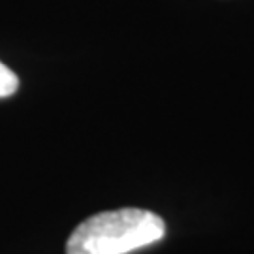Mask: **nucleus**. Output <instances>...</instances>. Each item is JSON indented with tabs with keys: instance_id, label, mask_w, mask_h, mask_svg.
<instances>
[{
	"instance_id": "f257e3e1",
	"label": "nucleus",
	"mask_w": 254,
	"mask_h": 254,
	"mask_svg": "<svg viewBox=\"0 0 254 254\" xmlns=\"http://www.w3.org/2000/svg\"><path fill=\"white\" fill-rule=\"evenodd\" d=\"M166 222L145 209H117L92 215L72 232L66 254H128L160 241Z\"/></svg>"
},
{
	"instance_id": "f03ea898",
	"label": "nucleus",
	"mask_w": 254,
	"mask_h": 254,
	"mask_svg": "<svg viewBox=\"0 0 254 254\" xmlns=\"http://www.w3.org/2000/svg\"><path fill=\"white\" fill-rule=\"evenodd\" d=\"M19 89V77L4 63H0V98H8Z\"/></svg>"
}]
</instances>
